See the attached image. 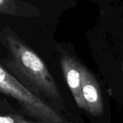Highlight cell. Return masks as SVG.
Segmentation results:
<instances>
[{
    "label": "cell",
    "mask_w": 123,
    "mask_h": 123,
    "mask_svg": "<svg viewBox=\"0 0 123 123\" xmlns=\"http://www.w3.org/2000/svg\"><path fill=\"white\" fill-rule=\"evenodd\" d=\"M0 41L9 52L5 65L36 96L59 102V88L43 60L10 28L0 31Z\"/></svg>",
    "instance_id": "obj_1"
},
{
    "label": "cell",
    "mask_w": 123,
    "mask_h": 123,
    "mask_svg": "<svg viewBox=\"0 0 123 123\" xmlns=\"http://www.w3.org/2000/svg\"><path fill=\"white\" fill-rule=\"evenodd\" d=\"M60 65L64 77L75 103L78 107L88 112L87 105L82 93L80 76L81 64L72 56L63 51L60 55Z\"/></svg>",
    "instance_id": "obj_2"
},
{
    "label": "cell",
    "mask_w": 123,
    "mask_h": 123,
    "mask_svg": "<svg viewBox=\"0 0 123 123\" xmlns=\"http://www.w3.org/2000/svg\"><path fill=\"white\" fill-rule=\"evenodd\" d=\"M82 93L87 105L88 112L94 116H100L104 110L103 98L99 83L93 74L80 66Z\"/></svg>",
    "instance_id": "obj_3"
},
{
    "label": "cell",
    "mask_w": 123,
    "mask_h": 123,
    "mask_svg": "<svg viewBox=\"0 0 123 123\" xmlns=\"http://www.w3.org/2000/svg\"><path fill=\"white\" fill-rule=\"evenodd\" d=\"M0 13L14 17H36L40 11L22 0H0Z\"/></svg>",
    "instance_id": "obj_4"
},
{
    "label": "cell",
    "mask_w": 123,
    "mask_h": 123,
    "mask_svg": "<svg viewBox=\"0 0 123 123\" xmlns=\"http://www.w3.org/2000/svg\"><path fill=\"white\" fill-rule=\"evenodd\" d=\"M14 115H7V116H0V123H14Z\"/></svg>",
    "instance_id": "obj_5"
},
{
    "label": "cell",
    "mask_w": 123,
    "mask_h": 123,
    "mask_svg": "<svg viewBox=\"0 0 123 123\" xmlns=\"http://www.w3.org/2000/svg\"><path fill=\"white\" fill-rule=\"evenodd\" d=\"M14 123H35L33 122H29L26 120H25L23 117L18 116V115H14Z\"/></svg>",
    "instance_id": "obj_6"
}]
</instances>
